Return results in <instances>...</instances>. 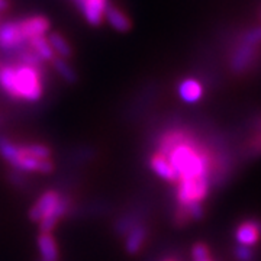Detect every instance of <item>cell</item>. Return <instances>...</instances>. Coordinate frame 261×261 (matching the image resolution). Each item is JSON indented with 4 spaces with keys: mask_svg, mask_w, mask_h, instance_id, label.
I'll list each match as a JSON object with an SVG mask.
<instances>
[{
    "mask_svg": "<svg viewBox=\"0 0 261 261\" xmlns=\"http://www.w3.org/2000/svg\"><path fill=\"white\" fill-rule=\"evenodd\" d=\"M0 89L15 100L38 102L44 96V68L9 63L0 64Z\"/></svg>",
    "mask_w": 261,
    "mask_h": 261,
    "instance_id": "cell-1",
    "label": "cell"
},
{
    "mask_svg": "<svg viewBox=\"0 0 261 261\" xmlns=\"http://www.w3.org/2000/svg\"><path fill=\"white\" fill-rule=\"evenodd\" d=\"M71 199L57 190H47L29 209V219L39 224V232H53L58 222L70 215Z\"/></svg>",
    "mask_w": 261,
    "mask_h": 261,
    "instance_id": "cell-2",
    "label": "cell"
},
{
    "mask_svg": "<svg viewBox=\"0 0 261 261\" xmlns=\"http://www.w3.org/2000/svg\"><path fill=\"white\" fill-rule=\"evenodd\" d=\"M260 45L261 28L251 29L244 34L243 39L235 47L231 57V68L235 73H244L255 63Z\"/></svg>",
    "mask_w": 261,
    "mask_h": 261,
    "instance_id": "cell-3",
    "label": "cell"
},
{
    "mask_svg": "<svg viewBox=\"0 0 261 261\" xmlns=\"http://www.w3.org/2000/svg\"><path fill=\"white\" fill-rule=\"evenodd\" d=\"M212 180L207 176L181 180L176 183V202L177 205H193V203H203L209 196Z\"/></svg>",
    "mask_w": 261,
    "mask_h": 261,
    "instance_id": "cell-4",
    "label": "cell"
},
{
    "mask_svg": "<svg viewBox=\"0 0 261 261\" xmlns=\"http://www.w3.org/2000/svg\"><path fill=\"white\" fill-rule=\"evenodd\" d=\"M28 45L19 20H8L0 23V49L6 54L13 56L20 48Z\"/></svg>",
    "mask_w": 261,
    "mask_h": 261,
    "instance_id": "cell-5",
    "label": "cell"
},
{
    "mask_svg": "<svg viewBox=\"0 0 261 261\" xmlns=\"http://www.w3.org/2000/svg\"><path fill=\"white\" fill-rule=\"evenodd\" d=\"M108 3V0H82L77 8L80 9L87 23H90L92 27H99L105 20V10Z\"/></svg>",
    "mask_w": 261,
    "mask_h": 261,
    "instance_id": "cell-6",
    "label": "cell"
},
{
    "mask_svg": "<svg viewBox=\"0 0 261 261\" xmlns=\"http://www.w3.org/2000/svg\"><path fill=\"white\" fill-rule=\"evenodd\" d=\"M19 25H20V29L27 38V41L32 39V38L45 37L49 32V20L42 15H34L29 18L20 19Z\"/></svg>",
    "mask_w": 261,
    "mask_h": 261,
    "instance_id": "cell-7",
    "label": "cell"
},
{
    "mask_svg": "<svg viewBox=\"0 0 261 261\" xmlns=\"http://www.w3.org/2000/svg\"><path fill=\"white\" fill-rule=\"evenodd\" d=\"M148 226L144 224V222H140L137 224L129 232L126 233L123 238H125V250L130 255H135L142 250L144 244L147 243L148 240Z\"/></svg>",
    "mask_w": 261,
    "mask_h": 261,
    "instance_id": "cell-8",
    "label": "cell"
},
{
    "mask_svg": "<svg viewBox=\"0 0 261 261\" xmlns=\"http://www.w3.org/2000/svg\"><path fill=\"white\" fill-rule=\"evenodd\" d=\"M237 243L243 247H254L261 238V224L255 221H245L238 225L235 231Z\"/></svg>",
    "mask_w": 261,
    "mask_h": 261,
    "instance_id": "cell-9",
    "label": "cell"
},
{
    "mask_svg": "<svg viewBox=\"0 0 261 261\" xmlns=\"http://www.w3.org/2000/svg\"><path fill=\"white\" fill-rule=\"evenodd\" d=\"M37 245L39 250L38 261H60L58 243L53 232H39L37 238Z\"/></svg>",
    "mask_w": 261,
    "mask_h": 261,
    "instance_id": "cell-10",
    "label": "cell"
},
{
    "mask_svg": "<svg viewBox=\"0 0 261 261\" xmlns=\"http://www.w3.org/2000/svg\"><path fill=\"white\" fill-rule=\"evenodd\" d=\"M149 167L151 170L159 176L160 178L166 180L168 183H176L177 181V176L174 168L171 167V164L168 163L167 157H164L163 154H160L159 151H154L149 155Z\"/></svg>",
    "mask_w": 261,
    "mask_h": 261,
    "instance_id": "cell-11",
    "label": "cell"
},
{
    "mask_svg": "<svg viewBox=\"0 0 261 261\" xmlns=\"http://www.w3.org/2000/svg\"><path fill=\"white\" fill-rule=\"evenodd\" d=\"M178 96L183 102L197 103L203 96V86L196 79H186L178 84Z\"/></svg>",
    "mask_w": 261,
    "mask_h": 261,
    "instance_id": "cell-12",
    "label": "cell"
},
{
    "mask_svg": "<svg viewBox=\"0 0 261 261\" xmlns=\"http://www.w3.org/2000/svg\"><path fill=\"white\" fill-rule=\"evenodd\" d=\"M105 19L118 32H128L132 27L129 18L119 8H116L115 5H111V3H108V6H106Z\"/></svg>",
    "mask_w": 261,
    "mask_h": 261,
    "instance_id": "cell-13",
    "label": "cell"
},
{
    "mask_svg": "<svg viewBox=\"0 0 261 261\" xmlns=\"http://www.w3.org/2000/svg\"><path fill=\"white\" fill-rule=\"evenodd\" d=\"M28 45L34 49V53H35L44 63H45V61H49V63H51V61L57 57L53 47H51L49 42H48L47 37L32 38V39H29L28 41Z\"/></svg>",
    "mask_w": 261,
    "mask_h": 261,
    "instance_id": "cell-14",
    "label": "cell"
},
{
    "mask_svg": "<svg viewBox=\"0 0 261 261\" xmlns=\"http://www.w3.org/2000/svg\"><path fill=\"white\" fill-rule=\"evenodd\" d=\"M47 39L48 42H49V45L54 49L57 57H61V58L68 60L70 57L73 56L71 45L68 44V41L61 34H58V32H48Z\"/></svg>",
    "mask_w": 261,
    "mask_h": 261,
    "instance_id": "cell-15",
    "label": "cell"
},
{
    "mask_svg": "<svg viewBox=\"0 0 261 261\" xmlns=\"http://www.w3.org/2000/svg\"><path fill=\"white\" fill-rule=\"evenodd\" d=\"M51 64L54 67V70L58 73V75H60L63 80H65L67 83H75V82H77V73H75L74 68L68 64V61H67L65 58L56 57V58L51 61Z\"/></svg>",
    "mask_w": 261,
    "mask_h": 261,
    "instance_id": "cell-16",
    "label": "cell"
},
{
    "mask_svg": "<svg viewBox=\"0 0 261 261\" xmlns=\"http://www.w3.org/2000/svg\"><path fill=\"white\" fill-rule=\"evenodd\" d=\"M25 151L28 152L31 157L37 160H48L51 159V149L45 144H39V142H31V144H22Z\"/></svg>",
    "mask_w": 261,
    "mask_h": 261,
    "instance_id": "cell-17",
    "label": "cell"
},
{
    "mask_svg": "<svg viewBox=\"0 0 261 261\" xmlns=\"http://www.w3.org/2000/svg\"><path fill=\"white\" fill-rule=\"evenodd\" d=\"M192 258L193 261H207L211 260V250L205 243H197L192 248Z\"/></svg>",
    "mask_w": 261,
    "mask_h": 261,
    "instance_id": "cell-18",
    "label": "cell"
},
{
    "mask_svg": "<svg viewBox=\"0 0 261 261\" xmlns=\"http://www.w3.org/2000/svg\"><path fill=\"white\" fill-rule=\"evenodd\" d=\"M233 254H235V258L238 261H252V258H254V252L250 247L238 245Z\"/></svg>",
    "mask_w": 261,
    "mask_h": 261,
    "instance_id": "cell-19",
    "label": "cell"
},
{
    "mask_svg": "<svg viewBox=\"0 0 261 261\" xmlns=\"http://www.w3.org/2000/svg\"><path fill=\"white\" fill-rule=\"evenodd\" d=\"M9 8V2L8 0H0V12L6 10Z\"/></svg>",
    "mask_w": 261,
    "mask_h": 261,
    "instance_id": "cell-20",
    "label": "cell"
},
{
    "mask_svg": "<svg viewBox=\"0 0 261 261\" xmlns=\"http://www.w3.org/2000/svg\"><path fill=\"white\" fill-rule=\"evenodd\" d=\"M254 147H261V137L255 141V145H254Z\"/></svg>",
    "mask_w": 261,
    "mask_h": 261,
    "instance_id": "cell-21",
    "label": "cell"
},
{
    "mask_svg": "<svg viewBox=\"0 0 261 261\" xmlns=\"http://www.w3.org/2000/svg\"><path fill=\"white\" fill-rule=\"evenodd\" d=\"M161 261H177L176 258H171V257H167V258H164V260H161Z\"/></svg>",
    "mask_w": 261,
    "mask_h": 261,
    "instance_id": "cell-22",
    "label": "cell"
},
{
    "mask_svg": "<svg viewBox=\"0 0 261 261\" xmlns=\"http://www.w3.org/2000/svg\"><path fill=\"white\" fill-rule=\"evenodd\" d=\"M80 2H82V0H74V3H75V5H79V3H80Z\"/></svg>",
    "mask_w": 261,
    "mask_h": 261,
    "instance_id": "cell-23",
    "label": "cell"
},
{
    "mask_svg": "<svg viewBox=\"0 0 261 261\" xmlns=\"http://www.w3.org/2000/svg\"><path fill=\"white\" fill-rule=\"evenodd\" d=\"M207 261H212V260H207Z\"/></svg>",
    "mask_w": 261,
    "mask_h": 261,
    "instance_id": "cell-24",
    "label": "cell"
}]
</instances>
